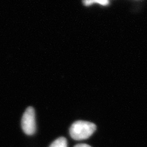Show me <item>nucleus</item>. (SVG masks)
<instances>
[{"label": "nucleus", "instance_id": "1", "mask_svg": "<svg viewBox=\"0 0 147 147\" xmlns=\"http://www.w3.org/2000/svg\"><path fill=\"white\" fill-rule=\"evenodd\" d=\"M96 130V126L94 123L77 121L74 123L69 129V134L73 139L81 140L89 138Z\"/></svg>", "mask_w": 147, "mask_h": 147}, {"label": "nucleus", "instance_id": "5", "mask_svg": "<svg viewBox=\"0 0 147 147\" xmlns=\"http://www.w3.org/2000/svg\"><path fill=\"white\" fill-rule=\"evenodd\" d=\"M74 147H91V146L86 144H78L76 145Z\"/></svg>", "mask_w": 147, "mask_h": 147}, {"label": "nucleus", "instance_id": "2", "mask_svg": "<svg viewBox=\"0 0 147 147\" xmlns=\"http://www.w3.org/2000/svg\"><path fill=\"white\" fill-rule=\"evenodd\" d=\"M22 127L27 135H33L36 131L35 112L32 107L26 109L22 119Z\"/></svg>", "mask_w": 147, "mask_h": 147}, {"label": "nucleus", "instance_id": "4", "mask_svg": "<svg viewBox=\"0 0 147 147\" xmlns=\"http://www.w3.org/2000/svg\"><path fill=\"white\" fill-rule=\"evenodd\" d=\"M83 3L86 6L91 5L93 3H99L102 5H107L109 3L108 0H83Z\"/></svg>", "mask_w": 147, "mask_h": 147}, {"label": "nucleus", "instance_id": "3", "mask_svg": "<svg viewBox=\"0 0 147 147\" xmlns=\"http://www.w3.org/2000/svg\"><path fill=\"white\" fill-rule=\"evenodd\" d=\"M50 147H67V140L64 137H59L53 142Z\"/></svg>", "mask_w": 147, "mask_h": 147}]
</instances>
